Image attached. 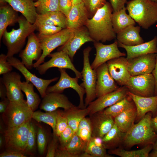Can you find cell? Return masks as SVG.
<instances>
[{"label":"cell","instance_id":"1","mask_svg":"<svg viewBox=\"0 0 157 157\" xmlns=\"http://www.w3.org/2000/svg\"><path fill=\"white\" fill-rule=\"evenodd\" d=\"M113 11L110 3L107 2L87 20L85 26L94 42H105L116 38L112 22Z\"/></svg>","mask_w":157,"mask_h":157},{"label":"cell","instance_id":"2","mask_svg":"<svg viewBox=\"0 0 157 157\" xmlns=\"http://www.w3.org/2000/svg\"><path fill=\"white\" fill-rule=\"evenodd\" d=\"M152 117L151 112L147 113L126 133L122 144L124 148L130 149L137 145L145 147L154 144L157 140V134L151 127Z\"/></svg>","mask_w":157,"mask_h":157},{"label":"cell","instance_id":"3","mask_svg":"<svg viewBox=\"0 0 157 157\" xmlns=\"http://www.w3.org/2000/svg\"><path fill=\"white\" fill-rule=\"evenodd\" d=\"M18 22V29L13 28L10 32L6 30L2 36L3 43L7 48L8 58L13 56L21 51L27 37L37 29L35 24L30 23L24 16L19 17Z\"/></svg>","mask_w":157,"mask_h":157},{"label":"cell","instance_id":"4","mask_svg":"<svg viewBox=\"0 0 157 157\" xmlns=\"http://www.w3.org/2000/svg\"><path fill=\"white\" fill-rule=\"evenodd\" d=\"M129 15L142 28L147 29L157 22V3L150 0H131L126 7Z\"/></svg>","mask_w":157,"mask_h":157},{"label":"cell","instance_id":"5","mask_svg":"<svg viewBox=\"0 0 157 157\" xmlns=\"http://www.w3.org/2000/svg\"><path fill=\"white\" fill-rule=\"evenodd\" d=\"M72 29L67 28L62 29L59 32L50 35L38 34L37 36L42 52L40 59L33 64V67L36 68L44 63L46 57L57 47L64 44L70 38Z\"/></svg>","mask_w":157,"mask_h":157},{"label":"cell","instance_id":"6","mask_svg":"<svg viewBox=\"0 0 157 157\" xmlns=\"http://www.w3.org/2000/svg\"><path fill=\"white\" fill-rule=\"evenodd\" d=\"M33 112L25 100L21 102L10 101L3 113V118L8 127H16L31 121Z\"/></svg>","mask_w":157,"mask_h":157},{"label":"cell","instance_id":"7","mask_svg":"<svg viewBox=\"0 0 157 157\" xmlns=\"http://www.w3.org/2000/svg\"><path fill=\"white\" fill-rule=\"evenodd\" d=\"M91 49V47H88L83 51V67L81 72L83 82L81 85L84 88L85 92V108L96 97V70L92 68L89 60L90 53Z\"/></svg>","mask_w":157,"mask_h":157},{"label":"cell","instance_id":"8","mask_svg":"<svg viewBox=\"0 0 157 157\" xmlns=\"http://www.w3.org/2000/svg\"><path fill=\"white\" fill-rule=\"evenodd\" d=\"M31 123L30 121L18 126L8 127L4 134L7 151H25Z\"/></svg>","mask_w":157,"mask_h":157},{"label":"cell","instance_id":"9","mask_svg":"<svg viewBox=\"0 0 157 157\" xmlns=\"http://www.w3.org/2000/svg\"><path fill=\"white\" fill-rule=\"evenodd\" d=\"M125 86L135 95L144 97L154 96L155 81L152 73L131 76Z\"/></svg>","mask_w":157,"mask_h":157},{"label":"cell","instance_id":"10","mask_svg":"<svg viewBox=\"0 0 157 157\" xmlns=\"http://www.w3.org/2000/svg\"><path fill=\"white\" fill-rule=\"evenodd\" d=\"M60 76L58 82L54 85L48 87L46 93L58 92L62 93L64 90L68 88H72L78 93L80 99L79 108H85L83 101V97L85 92L84 88L78 84L77 77H71L66 72L65 69H59Z\"/></svg>","mask_w":157,"mask_h":157},{"label":"cell","instance_id":"11","mask_svg":"<svg viewBox=\"0 0 157 157\" xmlns=\"http://www.w3.org/2000/svg\"><path fill=\"white\" fill-rule=\"evenodd\" d=\"M51 57L49 61L39 65L37 68L40 74H44L49 68L58 67L59 69H67L72 70L75 73L76 77L82 79L81 72L76 69L72 63L69 55L64 51L60 50L58 52L51 53L49 56Z\"/></svg>","mask_w":157,"mask_h":157},{"label":"cell","instance_id":"12","mask_svg":"<svg viewBox=\"0 0 157 157\" xmlns=\"http://www.w3.org/2000/svg\"><path fill=\"white\" fill-rule=\"evenodd\" d=\"M8 60L13 67L22 74L26 81L30 82L34 85L42 98L46 94V91L49 85L52 82L57 81L58 78V77H55L47 80L39 78L31 73L18 59L13 56L8 58Z\"/></svg>","mask_w":157,"mask_h":157},{"label":"cell","instance_id":"13","mask_svg":"<svg viewBox=\"0 0 157 157\" xmlns=\"http://www.w3.org/2000/svg\"><path fill=\"white\" fill-rule=\"evenodd\" d=\"M128 91L125 86H121L117 90L100 96L91 102L87 107L89 115L104 110L126 97Z\"/></svg>","mask_w":157,"mask_h":157},{"label":"cell","instance_id":"14","mask_svg":"<svg viewBox=\"0 0 157 157\" xmlns=\"http://www.w3.org/2000/svg\"><path fill=\"white\" fill-rule=\"evenodd\" d=\"M94 46L96 54L95 58L91 65L92 68L96 69L101 65L111 59L122 56L126 54L121 52L118 49V42L115 41L112 44H104L99 42H94Z\"/></svg>","mask_w":157,"mask_h":157},{"label":"cell","instance_id":"15","mask_svg":"<svg viewBox=\"0 0 157 157\" xmlns=\"http://www.w3.org/2000/svg\"><path fill=\"white\" fill-rule=\"evenodd\" d=\"M156 53H151L127 60V68L131 76L152 73L155 65Z\"/></svg>","mask_w":157,"mask_h":157},{"label":"cell","instance_id":"16","mask_svg":"<svg viewBox=\"0 0 157 157\" xmlns=\"http://www.w3.org/2000/svg\"><path fill=\"white\" fill-rule=\"evenodd\" d=\"M90 42H94V41L90 37L86 27L83 26L72 29L70 38L59 51L65 52L72 60L77 51L84 44Z\"/></svg>","mask_w":157,"mask_h":157},{"label":"cell","instance_id":"17","mask_svg":"<svg viewBox=\"0 0 157 157\" xmlns=\"http://www.w3.org/2000/svg\"><path fill=\"white\" fill-rule=\"evenodd\" d=\"M42 52L38 36L33 32L28 36L26 46L19 56L25 66L31 70L33 67V61H37L41 56Z\"/></svg>","mask_w":157,"mask_h":157},{"label":"cell","instance_id":"18","mask_svg":"<svg viewBox=\"0 0 157 157\" xmlns=\"http://www.w3.org/2000/svg\"><path fill=\"white\" fill-rule=\"evenodd\" d=\"M96 71L97 77L95 90L96 97L114 91L119 88L109 73L107 63L98 67Z\"/></svg>","mask_w":157,"mask_h":157},{"label":"cell","instance_id":"19","mask_svg":"<svg viewBox=\"0 0 157 157\" xmlns=\"http://www.w3.org/2000/svg\"><path fill=\"white\" fill-rule=\"evenodd\" d=\"M92 137L102 139L111 129L115 123L114 118L104 110L89 115Z\"/></svg>","mask_w":157,"mask_h":157},{"label":"cell","instance_id":"20","mask_svg":"<svg viewBox=\"0 0 157 157\" xmlns=\"http://www.w3.org/2000/svg\"><path fill=\"white\" fill-rule=\"evenodd\" d=\"M7 90V97L10 102H21L25 100L21 88V76L19 73L11 72L3 74L0 78Z\"/></svg>","mask_w":157,"mask_h":157},{"label":"cell","instance_id":"21","mask_svg":"<svg viewBox=\"0 0 157 157\" xmlns=\"http://www.w3.org/2000/svg\"><path fill=\"white\" fill-rule=\"evenodd\" d=\"M127 95L134 103L137 110L135 122L139 121L149 112H151L152 117L157 115V95L144 97L135 95L128 91Z\"/></svg>","mask_w":157,"mask_h":157},{"label":"cell","instance_id":"22","mask_svg":"<svg viewBox=\"0 0 157 157\" xmlns=\"http://www.w3.org/2000/svg\"><path fill=\"white\" fill-rule=\"evenodd\" d=\"M109 73L116 83L125 86L131 76L127 68V60L124 56L111 59L107 62Z\"/></svg>","mask_w":157,"mask_h":157},{"label":"cell","instance_id":"23","mask_svg":"<svg viewBox=\"0 0 157 157\" xmlns=\"http://www.w3.org/2000/svg\"><path fill=\"white\" fill-rule=\"evenodd\" d=\"M75 106L65 95L60 93L51 92L46 93L43 98L40 107L45 112H52L59 108H62L67 110Z\"/></svg>","mask_w":157,"mask_h":157},{"label":"cell","instance_id":"24","mask_svg":"<svg viewBox=\"0 0 157 157\" xmlns=\"http://www.w3.org/2000/svg\"><path fill=\"white\" fill-rule=\"evenodd\" d=\"M88 15L83 2L73 5L66 17L67 28L74 29L84 26L89 19Z\"/></svg>","mask_w":157,"mask_h":157},{"label":"cell","instance_id":"25","mask_svg":"<svg viewBox=\"0 0 157 157\" xmlns=\"http://www.w3.org/2000/svg\"><path fill=\"white\" fill-rule=\"evenodd\" d=\"M118 47L125 49L126 52V58L129 60L146 54L156 53L157 36H155L149 41L135 45H126L118 42Z\"/></svg>","mask_w":157,"mask_h":157},{"label":"cell","instance_id":"26","mask_svg":"<svg viewBox=\"0 0 157 157\" xmlns=\"http://www.w3.org/2000/svg\"><path fill=\"white\" fill-rule=\"evenodd\" d=\"M6 2L17 12L21 13L29 22L35 23L38 13L33 0H6Z\"/></svg>","mask_w":157,"mask_h":157},{"label":"cell","instance_id":"27","mask_svg":"<svg viewBox=\"0 0 157 157\" xmlns=\"http://www.w3.org/2000/svg\"><path fill=\"white\" fill-rule=\"evenodd\" d=\"M140 26L130 25L116 34L117 41L123 44L129 46L142 43L144 41L140 36Z\"/></svg>","mask_w":157,"mask_h":157},{"label":"cell","instance_id":"28","mask_svg":"<svg viewBox=\"0 0 157 157\" xmlns=\"http://www.w3.org/2000/svg\"><path fill=\"white\" fill-rule=\"evenodd\" d=\"M34 24L36 25L45 24L57 26L64 29L67 28L66 17L60 11L38 14Z\"/></svg>","mask_w":157,"mask_h":157},{"label":"cell","instance_id":"29","mask_svg":"<svg viewBox=\"0 0 157 157\" xmlns=\"http://www.w3.org/2000/svg\"><path fill=\"white\" fill-rule=\"evenodd\" d=\"M126 134L121 132L115 123L111 129L101 139L102 144L106 149L109 150L121 147Z\"/></svg>","mask_w":157,"mask_h":157},{"label":"cell","instance_id":"30","mask_svg":"<svg viewBox=\"0 0 157 157\" xmlns=\"http://www.w3.org/2000/svg\"><path fill=\"white\" fill-rule=\"evenodd\" d=\"M17 12L8 4L0 6V40L7 26L18 22L19 17Z\"/></svg>","mask_w":157,"mask_h":157},{"label":"cell","instance_id":"31","mask_svg":"<svg viewBox=\"0 0 157 157\" xmlns=\"http://www.w3.org/2000/svg\"><path fill=\"white\" fill-rule=\"evenodd\" d=\"M136 116L135 106L124 111L114 117V123L121 132L126 133L134 124Z\"/></svg>","mask_w":157,"mask_h":157},{"label":"cell","instance_id":"32","mask_svg":"<svg viewBox=\"0 0 157 157\" xmlns=\"http://www.w3.org/2000/svg\"><path fill=\"white\" fill-rule=\"evenodd\" d=\"M125 7L120 10L113 12L111 19L114 30L116 34L130 25H135L136 22L126 13Z\"/></svg>","mask_w":157,"mask_h":157},{"label":"cell","instance_id":"33","mask_svg":"<svg viewBox=\"0 0 157 157\" xmlns=\"http://www.w3.org/2000/svg\"><path fill=\"white\" fill-rule=\"evenodd\" d=\"M65 111L64 114L67 118L68 125L75 133H76L81 122L89 114V110L87 107L81 108L75 106Z\"/></svg>","mask_w":157,"mask_h":157},{"label":"cell","instance_id":"34","mask_svg":"<svg viewBox=\"0 0 157 157\" xmlns=\"http://www.w3.org/2000/svg\"><path fill=\"white\" fill-rule=\"evenodd\" d=\"M34 86L31 83L26 81L22 82L21 84L22 90L26 97L27 104L33 112L38 108L41 102L39 96L34 91Z\"/></svg>","mask_w":157,"mask_h":157},{"label":"cell","instance_id":"35","mask_svg":"<svg viewBox=\"0 0 157 157\" xmlns=\"http://www.w3.org/2000/svg\"><path fill=\"white\" fill-rule=\"evenodd\" d=\"M153 145L148 144L142 149L131 151L126 150L120 147L114 149L109 150L108 153L121 157H148L149 154L153 149Z\"/></svg>","mask_w":157,"mask_h":157},{"label":"cell","instance_id":"36","mask_svg":"<svg viewBox=\"0 0 157 157\" xmlns=\"http://www.w3.org/2000/svg\"><path fill=\"white\" fill-rule=\"evenodd\" d=\"M135 107L134 103L128 95L122 100L104 110L106 114L114 118L124 111Z\"/></svg>","mask_w":157,"mask_h":157},{"label":"cell","instance_id":"37","mask_svg":"<svg viewBox=\"0 0 157 157\" xmlns=\"http://www.w3.org/2000/svg\"><path fill=\"white\" fill-rule=\"evenodd\" d=\"M106 149L102 144L101 139L92 137L87 144L85 152L93 157H113L107 154Z\"/></svg>","mask_w":157,"mask_h":157},{"label":"cell","instance_id":"38","mask_svg":"<svg viewBox=\"0 0 157 157\" xmlns=\"http://www.w3.org/2000/svg\"><path fill=\"white\" fill-rule=\"evenodd\" d=\"M58 111L42 112L38 111L33 112L32 118L38 122H43L50 126L54 133L55 131L56 119Z\"/></svg>","mask_w":157,"mask_h":157},{"label":"cell","instance_id":"39","mask_svg":"<svg viewBox=\"0 0 157 157\" xmlns=\"http://www.w3.org/2000/svg\"><path fill=\"white\" fill-rule=\"evenodd\" d=\"M86 146L92 137V129L89 117H85L80 123L76 133Z\"/></svg>","mask_w":157,"mask_h":157},{"label":"cell","instance_id":"40","mask_svg":"<svg viewBox=\"0 0 157 157\" xmlns=\"http://www.w3.org/2000/svg\"><path fill=\"white\" fill-rule=\"evenodd\" d=\"M34 5L38 14L60 11L59 0H37Z\"/></svg>","mask_w":157,"mask_h":157},{"label":"cell","instance_id":"41","mask_svg":"<svg viewBox=\"0 0 157 157\" xmlns=\"http://www.w3.org/2000/svg\"><path fill=\"white\" fill-rule=\"evenodd\" d=\"M75 157H80L81 154L85 151L86 146L76 133L65 147Z\"/></svg>","mask_w":157,"mask_h":157},{"label":"cell","instance_id":"42","mask_svg":"<svg viewBox=\"0 0 157 157\" xmlns=\"http://www.w3.org/2000/svg\"><path fill=\"white\" fill-rule=\"evenodd\" d=\"M37 142L38 149L40 154H44L47 144V136L44 129L41 127L38 128L37 132Z\"/></svg>","mask_w":157,"mask_h":157},{"label":"cell","instance_id":"43","mask_svg":"<svg viewBox=\"0 0 157 157\" xmlns=\"http://www.w3.org/2000/svg\"><path fill=\"white\" fill-rule=\"evenodd\" d=\"M89 14L92 16L97 10L106 3V0H83Z\"/></svg>","mask_w":157,"mask_h":157},{"label":"cell","instance_id":"44","mask_svg":"<svg viewBox=\"0 0 157 157\" xmlns=\"http://www.w3.org/2000/svg\"><path fill=\"white\" fill-rule=\"evenodd\" d=\"M67 118L64 114L58 112L56 117L54 133L58 137L68 126Z\"/></svg>","mask_w":157,"mask_h":157},{"label":"cell","instance_id":"45","mask_svg":"<svg viewBox=\"0 0 157 157\" xmlns=\"http://www.w3.org/2000/svg\"><path fill=\"white\" fill-rule=\"evenodd\" d=\"M38 29L39 34L45 35H50L56 34L63 28L59 26L45 24H39L36 25Z\"/></svg>","mask_w":157,"mask_h":157},{"label":"cell","instance_id":"46","mask_svg":"<svg viewBox=\"0 0 157 157\" xmlns=\"http://www.w3.org/2000/svg\"><path fill=\"white\" fill-rule=\"evenodd\" d=\"M36 137L35 128L34 124L31 122L25 151H31L34 149L35 144Z\"/></svg>","mask_w":157,"mask_h":157},{"label":"cell","instance_id":"47","mask_svg":"<svg viewBox=\"0 0 157 157\" xmlns=\"http://www.w3.org/2000/svg\"><path fill=\"white\" fill-rule=\"evenodd\" d=\"M75 133L69 126L63 131L58 137L61 147L65 148L70 141Z\"/></svg>","mask_w":157,"mask_h":157},{"label":"cell","instance_id":"48","mask_svg":"<svg viewBox=\"0 0 157 157\" xmlns=\"http://www.w3.org/2000/svg\"><path fill=\"white\" fill-rule=\"evenodd\" d=\"M6 55H0V74H3L12 72L13 67L8 60Z\"/></svg>","mask_w":157,"mask_h":157},{"label":"cell","instance_id":"49","mask_svg":"<svg viewBox=\"0 0 157 157\" xmlns=\"http://www.w3.org/2000/svg\"><path fill=\"white\" fill-rule=\"evenodd\" d=\"M73 6L72 0H59L60 11L66 17Z\"/></svg>","mask_w":157,"mask_h":157},{"label":"cell","instance_id":"50","mask_svg":"<svg viewBox=\"0 0 157 157\" xmlns=\"http://www.w3.org/2000/svg\"><path fill=\"white\" fill-rule=\"evenodd\" d=\"M57 139L53 138L49 144L46 157H54L57 149Z\"/></svg>","mask_w":157,"mask_h":157},{"label":"cell","instance_id":"51","mask_svg":"<svg viewBox=\"0 0 157 157\" xmlns=\"http://www.w3.org/2000/svg\"><path fill=\"white\" fill-rule=\"evenodd\" d=\"M113 12L119 11L125 7L127 0H109Z\"/></svg>","mask_w":157,"mask_h":157},{"label":"cell","instance_id":"52","mask_svg":"<svg viewBox=\"0 0 157 157\" xmlns=\"http://www.w3.org/2000/svg\"><path fill=\"white\" fill-rule=\"evenodd\" d=\"M0 157H26L23 153L15 151H7L0 154Z\"/></svg>","mask_w":157,"mask_h":157},{"label":"cell","instance_id":"53","mask_svg":"<svg viewBox=\"0 0 157 157\" xmlns=\"http://www.w3.org/2000/svg\"><path fill=\"white\" fill-rule=\"evenodd\" d=\"M55 157H75L74 156L64 148L57 149Z\"/></svg>","mask_w":157,"mask_h":157},{"label":"cell","instance_id":"54","mask_svg":"<svg viewBox=\"0 0 157 157\" xmlns=\"http://www.w3.org/2000/svg\"><path fill=\"white\" fill-rule=\"evenodd\" d=\"M10 101L7 97L0 102V113H3L6 111Z\"/></svg>","mask_w":157,"mask_h":157},{"label":"cell","instance_id":"55","mask_svg":"<svg viewBox=\"0 0 157 157\" xmlns=\"http://www.w3.org/2000/svg\"><path fill=\"white\" fill-rule=\"evenodd\" d=\"M0 97L3 99L7 97V90L1 79L0 80Z\"/></svg>","mask_w":157,"mask_h":157},{"label":"cell","instance_id":"56","mask_svg":"<svg viewBox=\"0 0 157 157\" xmlns=\"http://www.w3.org/2000/svg\"><path fill=\"white\" fill-rule=\"evenodd\" d=\"M156 60L154 68L152 74H153L155 81V88L154 95H157V52L156 53Z\"/></svg>","mask_w":157,"mask_h":157},{"label":"cell","instance_id":"57","mask_svg":"<svg viewBox=\"0 0 157 157\" xmlns=\"http://www.w3.org/2000/svg\"><path fill=\"white\" fill-rule=\"evenodd\" d=\"M151 126L152 130L157 134V115L151 120Z\"/></svg>","mask_w":157,"mask_h":157},{"label":"cell","instance_id":"58","mask_svg":"<svg viewBox=\"0 0 157 157\" xmlns=\"http://www.w3.org/2000/svg\"><path fill=\"white\" fill-rule=\"evenodd\" d=\"M149 157H157V150H153L150 152L149 155Z\"/></svg>","mask_w":157,"mask_h":157},{"label":"cell","instance_id":"59","mask_svg":"<svg viewBox=\"0 0 157 157\" xmlns=\"http://www.w3.org/2000/svg\"><path fill=\"white\" fill-rule=\"evenodd\" d=\"M73 5L79 3L83 2V0H72Z\"/></svg>","mask_w":157,"mask_h":157},{"label":"cell","instance_id":"60","mask_svg":"<svg viewBox=\"0 0 157 157\" xmlns=\"http://www.w3.org/2000/svg\"><path fill=\"white\" fill-rule=\"evenodd\" d=\"M4 142V139L3 137L2 136L0 137V147H2L3 145Z\"/></svg>","mask_w":157,"mask_h":157},{"label":"cell","instance_id":"61","mask_svg":"<svg viewBox=\"0 0 157 157\" xmlns=\"http://www.w3.org/2000/svg\"><path fill=\"white\" fill-rule=\"evenodd\" d=\"M6 0H0V6L5 5L7 4Z\"/></svg>","mask_w":157,"mask_h":157},{"label":"cell","instance_id":"62","mask_svg":"<svg viewBox=\"0 0 157 157\" xmlns=\"http://www.w3.org/2000/svg\"><path fill=\"white\" fill-rule=\"evenodd\" d=\"M153 150H157V140L153 145Z\"/></svg>","mask_w":157,"mask_h":157},{"label":"cell","instance_id":"63","mask_svg":"<svg viewBox=\"0 0 157 157\" xmlns=\"http://www.w3.org/2000/svg\"><path fill=\"white\" fill-rule=\"evenodd\" d=\"M150 0L157 3V0Z\"/></svg>","mask_w":157,"mask_h":157}]
</instances>
